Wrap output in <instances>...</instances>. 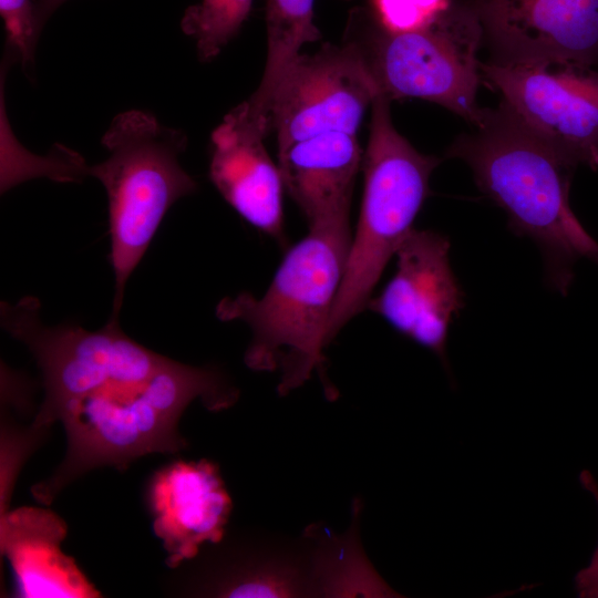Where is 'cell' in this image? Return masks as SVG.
<instances>
[{
	"instance_id": "obj_1",
	"label": "cell",
	"mask_w": 598,
	"mask_h": 598,
	"mask_svg": "<svg viewBox=\"0 0 598 598\" xmlns=\"http://www.w3.org/2000/svg\"><path fill=\"white\" fill-rule=\"evenodd\" d=\"M237 390L212 368L171 360L147 379L110 386L71 400L58 421L66 434V453L54 473L31 487L33 497L50 505L71 482L101 466L124 468L150 453H174L186 446L177 426L196 399L213 411L227 409Z\"/></svg>"
},
{
	"instance_id": "obj_2",
	"label": "cell",
	"mask_w": 598,
	"mask_h": 598,
	"mask_svg": "<svg viewBox=\"0 0 598 598\" xmlns=\"http://www.w3.org/2000/svg\"><path fill=\"white\" fill-rule=\"evenodd\" d=\"M477 131L447 155L464 161L478 188L499 206L509 229L539 248L547 286L565 296L581 258L598 265V243L569 204L573 165L520 125L503 106L487 110Z\"/></svg>"
},
{
	"instance_id": "obj_3",
	"label": "cell",
	"mask_w": 598,
	"mask_h": 598,
	"mask_svg": "<svg viewBox=\"0 0 598 598\" xmlns=\"http://www.w3.org/2000/svg\"><path fill=\"white\" fill-rule=\"evenodd\" d=\"M350 212L309 224L308 234L283 257L269 287L226 297L216 307L223 321L239 320L251 330L245 363L255 371H281L278 392L287 394L322 377L327 328L350 251Z\"/></svg>"
},
{
	"instance_id": "obj_4",
	"label": "cell",
	"mask_w": 598,
	"mask_h": 598,
	"mask_svg": "<svg viewBox=\"0 0 598 598\" xmlns=\"http://www.w3.org/2000/svg\"><path fill=\"white\" fill-rule=\"evenodd\" d=\"M109 156L86 167L109 200L110 259L115 277L111 317L118 318L126 282L144 256L167 210L197 188L178 156L186 135L151 113L130 110L111 122L102 137Z\"/></svg>"
},
{
	"instance_id": "obj_5",
	"label": "cell",
	"mask_w": 598,
	"mask_h": 598,
	"mask_svg": "<svg viewBox=\"0 0 598 598\" xmlns=\"http://www.w3.org/2000/svg\"><path fill=\"white\" fill-rule=\"evenodd\" d=\"M483 37L475 8L450 2L431 22L408 31L390 30L357 9L343 41L355 48L379 93L390 101L426 100L480 127L487 113L476 102Z\"/></svg>"
},
{
	"instance_id": "obj_6",
	"label": "cell",
	"mask_w": 598,
	"mask_h": 598,
	"mask_svg": "<svg viewBox=\"0 0 598 598\" xmlns=\"http://www.w3.org/2000/svg\"><path fill=\"white\" fill-rule=\"evenodd\" d=\"M390 100L372 102L364 157V189L344 277L327 328V344L368 309L374 288L430 194L429 181L441 159L417 152L394 127Z\"/></svg>"
},
{
	"instance_id": "obj_7",
	"label": "cell",
	"mask_w": 598,
	"mask_h": 598,
	"mask_svg": "<svg viewBox=\"0 0 598 598\" xmlns=\"http://www.w3.org/2000/svg\"><path fill=\"white\" fill-rule=\"evenodd\" d=\"M0 311L2 328L27 346L41 371L44 398L32 421L35 427H51L71 400L147 379L171 361L131 339L118 318L110 317L96 331L50 327L42 322L34 297L2 301Z\"/></svg>"
},
{
	"instance_id": "obj_8",
	"label": "cell",
	"mask_w": 598,
	"mask_h": 598,
	"mask_svg": "<svg viewBox=\"0 0 598 598\" xmlns=\"http://www.w3.org/2000/svg\"><path fill=\"white\" fill-rule=\"evenodd\" d=\"M482 76L520 125L575 166L598 169V71L591 65L492 61Z\"/></svg>"
},
{
	"instance_id": "obj_9",
	"label": "cell",
	"mask_w": 598,
	"mask_h": 598,
	"mask_svg": "<svg viewBox=\"0 0 598 598\" xmlns=\"http://www.w3.org/2000/svg\"><path fill=\"white\" fill-rule=\"evenodd\" d=\"M379 90L355 48L326 44L299 54L274 96L268 125L278 150L328 132L355 134Z\"/></svg>"
},
{
	"instance_id": "obj_10",
	"label": "cell",
	"mask_w": 598,
	"mask_h": 598,
	"mask_svg": "<svg viewBox=\"0 0 598 598\" xmlns=\"http://www.w3.org/2000/svg\"><path fill=\"white\" fill-rule=\"evenodd\" d=\"M450 247L437 231L412 229L394 255V275L368 303L402 336L433 352L447 371L448 328L465 306Z\"/></svg>"
},
{
	"instance_id": "obj_11",
	"label": "cell",
	"mask_w": 598,
	"mask_h": 598,
	"mask_svg": "<svg viewBox=\"0 0 598 598\" xmlns=\"http://www.w3.org/2000/svg\"><path fill=\"white\" fill-rule=\"evenodd\" d=\"M498 62L598 61V0H477Z\"/></svg>"
},
{
	"instance_id": "obj_12",
	"label": "cell",
	"mask_w": 598,
	"mask_h": 598,
	"mask_svg": "<svg viewBox=\"0 0 598 598\" xmlns=\"http://www.w3.org/2000/svg\"><path fill=\"white\" fill-rule=\"evenodd\" d=\"M267 123L247 101L227 113L213 131L209 177L225 200L250 225L282 237L283 183L264 145Z\"/></svg>"
},
{
	"instance_id": "obj_13",
	"label": "cell",
	"mask_w": 598,
	"mask_h": 598,
	"mask_svg": "<svg viewBox=\"0 0 598 598\" xmlns=\"http://www.w3.org/2000/svg\"><path fill=\"white\" fill-rule=\"evenodd\" d=\"M147 501L155 535L176 567L224 535L231 501L217 466L206 460L178 461L150 482Z\"/></svg>"
},
{
	"instance_id": "obj_14",
	"label": "cell",
	"mask_w": 598,
	"mask_h": 598,
	"mask_svg": "<svg viewBox=\"0 0 598 598\" xmlns=\"http://www.w3.org/2000/svg\"><path fill=\"white\" fill-rule=\"evenodd\" d=\"M65 522L54 512L22 506L0 515L1 555L10 561L17 596L95 598L97 591L61 544Z\"/></svg>"
},
{
	"instance_id": "obj_15",
	"label": "cell",
	"mask_w": 598,
	"mask_h": 598,
	"mask_svg": "<svg viewBox=\"0 0 598 598\" xmlns=\"http://www.w3.org/2000/svg\"><path fill=\"white\" fill-rule=\"evenodd\" d=\"M361 163L355 134L322 133L278 150V167L308 224L350 212Z\"/></svg>"
},
{
	"instance_id": "obj_16",
	"label": "cell",
	"mask_w": 598,
	"mask_h": 598,
	"mask_svg": "<svg viewBox=\"0 0 598 598\" xmlns=\"http://www.w3.org/2000/svg\"><path fill=\"white\" fill-rule=\"evenodd\" d=\"M313 3L315 0L267 2V60L260 84L247 100L250 110L267 123L276 91L301 47L320 38L313 23Z\"/></svg>"
},
{
	"instance_id": "obj_17",
	"label": "cell",
	"mask_w": 598,
	"mask_h": 598,
	"mask_svg": "<svg viewBox=\"0 0 598 598\" xmlns=\"http://www.w3.org/2000/svg\"><path fill=\"white\" fill-rule=\"evenodd\" d=\"M252 0H200L185 11L181 27L196 43L200 61L215 59L238 33Z\"/></svg>"
},
{
	"instance_id": "obj_18",
	"label": "cell",
	"mask_w": 598,
	"mask_h": 598,
	"mask_svg": "<svg viewBox=\"0 0 598 598\" xmlns=\"http://www.w3.org/2000/svg\"><path fill=\"white\" fill-rule=\"evenodd\" d=\"M50 427H35L17 423L12 415L2 410L0 433V515L8 512L9 501L18 474Z\"/></svg>"
},
{
	"instance_id": "obj_19",
	"label": "cell",
	"mask_w": 598,
	"mask_h": 598,
	"mask_svg": "<svg viewBox=\"0 0 598 598\" xmlns=\"http://www.w3.org/2000/svg\"><path fill=\"white\" fill-rule=\"evenodd\" d=\"M450 0H375L378 18L393 31H408L431 22Z\"/></svg>"
},
{
	"instance_id": "obj_20",
	"label": "cell",
	"mask_w": 598,
	"mask_h": 598,
	"mask_svg": "<svg viewBox=\"0 0 598 598\" xmlns=\"http://www.w3.org/2000/svg\"><path fill=\"white\" fill-rule=\"evenodd\" d=\"M581 486L595 497L598 506V483L594 475L584 470L579 474ZM575 590L579 598H598V545L586 568L580 569L575 576Z\"/></svg>"
},
{
	"instance_id": "obj_21",
	"label": "cell",
	"mask_w": 598,
	"mask_h": 598,
	"mask_svg": "<svg viewBox=\"0 0 598 598\" xmlns=\"http://www.w3.org/2000/svg\"><path fill=\"white\" fill-rule=\"evenodd\" d=\"M66 0H39L35 3L38 22L41 28L47 23L52 13Z\"/></svg>"
}]
</instances>
